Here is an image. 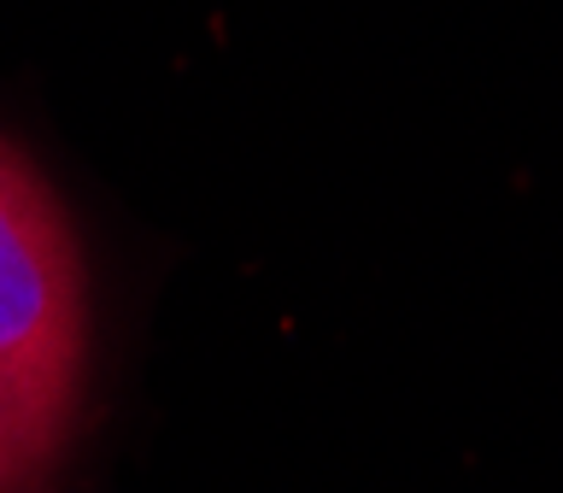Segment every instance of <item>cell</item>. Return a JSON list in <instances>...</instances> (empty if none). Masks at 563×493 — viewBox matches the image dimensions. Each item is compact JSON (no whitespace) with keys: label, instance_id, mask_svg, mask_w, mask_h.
Here are the masks:
<instances>
[{"label":"cell","instance_id":"1","mask_svg":"<svg viewBox=\"0 0 563 493\" xmlns=\"http://www.w3.org/2000/svg\"><path fill=\"white\" fill-rule=\"evenodd\" d=\"M82 264L53 194L0 147V412L30 447L59 452L82 382Z\"/></svg>","mask_w":563,"mask_h":493},{"label":"cell","instance_id":"2","mask_svg":"<svg viewBox=\"0 0 563 493\" xmlns=\"http://www.w3.org/2000/svg\"><path fill=\"white\" fill-rule=\"evenodd\" d=\"M47 464L53 458L42 447H30V440L7 423V412H0V493H35Z\"/></svg>","mask_w":563,"mask_h":493}]
</instances>
